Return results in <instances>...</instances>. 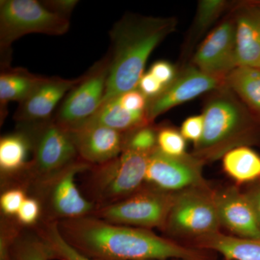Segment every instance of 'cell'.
<instances>
[{
    "label": "cell",
    "instance_id": "cell-22",
    "mask_svg": "<svg viewBox=\"0 0 260 260\" xmlns=\"http://www.w3.org/2000/svg\"><path fill=\"white\" fill-rule=\"evenodd\" d=\"M225 83L260 122V68L237 67L227 75Z\"/></svg>",
    "mask_w": 260,
    "mask_h": 260
},
{
    "label": "cell",
    "instance_id": "cell-14",
    "mask_svg": "<svg viewBox=\"0 0 260 260\" xmlns=\"http://www.w3.org/2000/svg\"><path fill=\"white\" fill-rule=\"evenodd\" d=\"M80 160L89 165L105 164L124 149L125 133L101 125H82L69 129Z\"/></svg>",
    "mask_w": 260,
    "mask_h": 260
},
{
    "label": "cell",
    "instance_id": "cell-28",
    "mask_svg": "<svg viewBox=\"0 0 260 260\" xmlns=\"http://www.w3.org/2000/svg\"><path fill=\"white\" fill-rule=\"evenodd\" d=\"M223 0H203L198 4L195 26L198 32H203L210 27L223 13L226 6Z\"/></svg>",
    "mask_w": 260,
    "mask_h": 260
},
{
    "label": "cell",
    "instance_id": "cell-24",
    "mask_svg": "<svg viewBox=\"0 0 260 260\" xmlns=\"http://www.w3.org/2000/svg\"><path fill=\"white\" fill-rule=\"evenodd\" d=\"M37 234L49 248L51 259L95 260L83 256L66 242L59 233L56 220H44L38 228Z\"/></svg>",
    "mask_w": 260,
    "mask_h": 260
},
{
    "label": "cell",
    "instance_id": "cell-9",
    "mask_svg": "<svg viewBox=\"0 0 260 260\" xmlns=\"http://www.w3.org/2000/svg\"><path fill=\"white\" fill-rule=\"evenodd\" d=\"M92 166L79 160L58 173L49 180L35 185L40 203L47 204L51 220L80 218L92 215L95 205L84 198L75 184V176L89 170Z\"/></svg>",
    "mask_w": 260,
    "mask_h": 260
},
{
    "label": "cell",
    "instance_id": "cell-26",
    "mask_svg": "<svg viewBox=\"0 0 260 260\" xmlns=\"http://www.w3.org/2000/svg\"><path fill=\"white\" fill-rule=\"evenodd\" d=\"M158 129L148 125L125 133L124 150H133L138 153L150 154L157 148Z\"/></svg>",
    "mask_w": 260,
    "mask_h": 260
},
{
    "label": "cell",
    "instance_id": "cell-34",
    "mask_svg": "<svg viewBox=\"0 0 260 260\" xmlns=\"http://www.w3.org/2000/svg\"><path fill=\"white\" fill-rule=\"evenodd\" d=\"M138 88L150 100L161 93L165 87L151 73L148 72L140 78Z\"/></svg>",
    "mask_w": 260,
    "mask_h": 260
},
{
    "label": "cell",
    "instance_id": "cell-20",
    "mask_svg": "<svg viewBox=\"0 0 260 260\" xmlns=\"http://www.w3.org/2000/svg\"><path fill=\"white\" fill-rule=\"evenodd\" d=\"M32 150L30 135L25 129L3 137L0 140V169L8 176L21 174L26 169Z\"/></svg>",
    "mask_w": 260,
    "mask_h": 260
},
{
    "label": "cell",
    "instance_id": "cell-7",
    "mask_svg": "<svg viewBox=\"0 0 260 260\" xmlns=\"http://www.w3.org/2000/svg\"><path fill=\"white\" fill-rule=\"evenodd\" d=\"M220 226L215 191L206 184L176 193L164 229L197 240L218 232Z\"/></svg>",
    "mask_w": 260,
    "mask_h": 260
},
{
    "label": "cell",
    "instance_id": "cell-3",
    "mask_svg": "<svg viewBox=\"0 0 260 260\" xmlns=\"http://www.w3.org/2000/svg\"><path fill=\"white\" fill-rule=\"evenodd\" d=\"M204 132L192 155L204 164L222 158L232 149L249 146L259 136V121L225 86L205 106Z\"/></svg>",
    "mask_w": 260,
    "mask_h": 260
},
{
    "label": "cell",
    "instance_id": "cell-25",
    "mask_svg": "<svg viewBox=\"0 0 260 260\" xmlns=\"http://www.w3.org/2000/svg\"><path fill=\"white\" fill-rule=\"evenodd\" d=\"M9 252L14 260H51L49 248L37 235L17 234L10 244Z\"/></svg>",
    "mask_w": 260,
    "mask_h": 260
},
{
    "label": "cell",
    "instance_id": "cell-31",
    "mask_svg": "<svg viewBox=\"0 0 260 260\" xmlns=\"http://www.w3.org/2000/svg\"><path fill=\"white\" fill-rule=\"evenodd\" d=\"M122 107L132 112H146L148 99L138 88L130 90L116 96Z\"/></svg>",
    "mask_w": 260,
    "mask_h": 260
},
{
    "label": "cell",
    "instance_id": "cell-17",
    "mask_svg": "<svg viewBox=\"0 0 260 260\" xmlns=\"http://www.w3.org/2000/svg\"><path fill=\"white\" fill-rule=\"evenodd\" d=\"M235 24L237 67L260 68V3L243 8Z\"/></svg>",
    "mask_w": 260,
    "mask_h": 260
},
{
    "label": "cell",
    "instance_id": "cell-10",
    "mask_svg": "<svg viewBox=\"0 0 260 260\" xmlns=\"http://www.w3.org/2000/svg\"><path fill=\"white\" fill-rule=\"evenodd\" d=\"M109 64L108 54L83 74V80L65 97L54 119L56 122L67 129H72L97 112L105 96Z\"/></svg>",
    "mask_w": 260,
    "mask_h": 260
},
{
    "label": "cell",
    "instance_id": "cell-29",
    "mask_svg": "<svg viewBox=\"0 0 260 260\" xmlns=\"http://www.w3.org/2000/svg\"><path fill=\"white\" fill-rule=\"evenodd\" d=\"M26 198V193L21 187H13L5 191L0 198L2 211L7 216L16 215Z\"/></svg>",
    "mask_w": 260,
    "mask_h": 260
},
{
    "label": "cell",
    "instance_id": "cell-1",
    "mask_svg": "<svg viewBox=\"0 0 260 260\" xmlns=\"http://www.w3.org/2000/svg\"><path fill=\"white\" fill-rule=\"evenodd\" d=\"M59 233L80 254L95 260H204L200 251L150 230L109 223L95 215L56 220Z\"/></svg>",
    "mask_w": 260,
    "mask_h": 260
},
{
    "label": "cell",
    "instance_id": "cell-4",
    "mask_svg": "<svg viewBox=\"0 0 260 260\" xmlns=\"http://www.w3.org/2000/svg\"><path fill=\"white\" fill-rule=\"evenodd\" d=\"M69 19L48 9L36 0L0 1V51L2 68L10 66L13 42L24 36L42 34L61 36L70 28Z\"/></svg>",
    "mask_w": 260,
    "mask_h": 260
},
{
    "label": "cell",
    "instance_id": "cell-2",
    "mask_svg": "<svg viewBox=\"0 0 260 260\" xmlns=\"http://www.w3.org/2000/svg\"><path fill=\"white\" fill-rule=\"evenodd\" d=\"M175 25L172 18L132 14L114 24L109 31L110 64L102 104L138 88L149 56Z\"/></svg>",
    "mask_w": 260,
    "mask_h": 260
},
{
    "label": "cell",
    "instance_id": "cell-16",
    "mask_svg": "<svg viewBox=\"0 0 260 260\" xmlns=\"http://www.w3.org/2000/svg\"><path fill=\"white\" fill-rule=\"evenodd\" d=\"M215 204L220 224L235 237L260 239V229L254 208L246 193L235 186L215 191Z\"/></svg>",
    "mask_w": 260,
    "mask_h": 260
},
{
    "label": "cell",
    "instance_id": "cell-8",
    "mask_svg": "<svg viewBox=\"0 0 260 260\" xmlns=\"http://www.w3.org/2000/svg\"><path fill=\"white\" fill-rule=\"evenodd\" d=\"M175 194L143 186L120 201L96 208L92 215L117 225L164 229Z\"/></svg>",
    "mask_w": 260,
    "mask_h": 260
},
{
    "label": "cell",
    "instance_id": "cell-5",
    "mask_svg": "<svg viewBox=\"0 0 260 260\" xmlns=\"http://www.w3.org/2000/svg\"><path fill=\"white\" fill-rule=\"evenodd\" d=\"M150 155L124 150L110 161L90 167L87 190L96 208L120 201L141 189Z\"/></svg>",
    "mask_w": 260,
    "mask_h": 260
},
{
    "label": "cell",
    "instance_id": "cell-32",
    "mask_svg": "<svg viewBox=\"0 0 260 260\" xmlns=\"http://www.w3.org/2000/svg\"><path fill=\"white\" fill-rule=\"evenodd\" d=\"M204 132V117L203 114L190 116L183 122L180 133L184 139L192 142L194 145L199 143Z\"/></svg>",
    "mask_w": 260,
    "mask_h": 260
},
{
    "label": "cell",
    "instance_id": "cell-36",
    "mask_svg": "<svg viewBox=\"0 0 260 260\" xmlns=\"http://www.w3.org/2000/svg\"><path fill=\"white\" fill-rule=\"evenodd\" d=\"M250 200L260 229V184L246 193Z\"/></svg>",
    "mask_w": 260,
    "mask_h": 260
},
{
    "label": "cell",
    "instance_id": "cell-19",
    "mask_svg": "<svg viewBox=\"0 0 260 260\" xmlns=\"http://www.w3.org/2000/svg\"><path fill=\"white\" fill-rule=\"evenodd\" d=\"M195 241L199 247L220 253L228 260H260V239H244L218 232Z\"/></svg>",
    "mask_w": 260,
    "mask_h": 260
},
{
    "label": "cell",
    "instance_id": "cell-18",
    "mask_svg": "<svg viewBox=\"0 0 260 260\" xmlns=\"http://www.w3.org/2000/svg\"><path fill=\"white\" fill-rule=\"evenodd\" d=\"M150 124L146 112L128 110L121 105L116 98H114L102 104L91 117L75 127L82 125H101L127 133Z\"/></svg>",
    "mask_w": 260,
    "mask_h": 260
},
{
    "label": "cell",
    "instance_id": "cell-35",
    "mask_svg": "<svg viewBox=\"0 0 260 260\" xmlns=\"http://www.w3.org/2000/svg\"><path fill=\"white\" fill-rule=\"evenodd\" d=\"M43 4L51 11L64 18L69 19V16L73 13L75 6L78 4V1L77 0H52V1L44 2Z\"/></svg>",
    "mask_w": 260,
    "mask_h": 260
},
{
    "label": "cell",
    "instance_id": "cell-37",
    "mask_svg": "<svg viewBox=\"0 0 260 260\" xmlns=\"http://www.w3.org/2000/svg\"><path fill=\"white\" fill-rule=\"evenodd\" d=\"M0 260H14L10 255L9 249H1L0 250Z\"/></svg>",
    "mask_w": 260,
    "mask_h": 260
},
{
    "label": "cell",
    "instance_id": "cell-33",
    "mask_svg": "<svg viewBox=\"0 0 260 260\" xmlns=\"http://www.w3.org/2000/svg\"><path fill=\"white\" fill-rule=\"evenodd\" d=\"M148 72L151 73L165 88L170 85L177 76L175 68L167 61H155L151 65Z\"/></svg>",
    "mask_w": 260,
    "mask_h": 260
},
{
    "label": "cell",
    "instance_id": "cell-13",
    "mask_svg": "<svg viewBox=\"0 0 260 260\" xmlns=\"http://www.w3.org/2000/svg\"><path fill=\"white\" fill-rule=\"evenodd\" d=\"M194 67L225 78L237 68L235 20H227L210 32L195 53Z\"/></svg>",
    "mask_w": 260,
    "mask_h": 260
},
{
    "label": "cell",
    "instance_id": "cell-27",
    "mask_svg": "<svg viewBox=\"0 0 260 260\" xmlns=\"http://www.w3.org/2000/svg\"><path fill=\"white\" fill-rule=\"evenodd\" d=\"M157 148L169 156H181L186 153V140L177 129L171 127L158 129Z\"/></svg>",
    "mask_w": 260,
    "mask_h": 260
},
{
    "label": "cell",
    "instance_id": "cell-30",
    "mask_svg": "<svg viewBox=\"0 0 260 260\" xmlns=\"http://www.w3.org/2000/svg\"><path fill=\"white\" fill-rule=\"evenodd\" d=\"M42 210L40 202L37 198H26L17 213V220L22 225H34L40 218Z\"/></svg>",
    "mask_w": 260,
    "mask_h": 260
},
{
    "label": "cell",
    "instance_id": "cell-6",
    "mask_svg": "<svg viewBox=\"0 0 260 260\" xmlns=\"http://www.w3.org/2000/svg\"><path fill=\"white\" fill-rule=\"evenodd\" d=\"M23 126L31 139L32 159L22 174L30 184L49 180L79 160L69 129L54 119Z\"/></svg>",
    "mask_w": 260,
    "mask_h": 260
},
{
    "label": "cell",
    "instance_id": "cell-12",
    "mask_svg": "<svg viewBox=\"0 0 260 260\" xmlns=\"http://www.w3.org/2000/svg\"><path fill=\"white\" fill-rule=\"evenodd\" d=\"M225 86V78L208 74L194 66L186 68L158 96L148 100V120L152 123L155 118L172 108L189 102L201 94Z\"/></svg>",
    "mask_w": 260,
    "mask_h": 260
},
{
    "label": "cell",
    "instance_id": "cell-15",
    "mask_svg": "<svg viewBox=\"0 0 260 260\" xmlns=\"http://www.w3.org/2000/svg\"><path fill=\"white\" fill-rule=\"evenodd\" d=\"M45 78L32 93L19 104L14 118L22 124H36L50 120L61 99L83 80Z\"/></svg>",
    "mask_w": 260,
    "mask_h": 260
},
{
    "label": "cell",
    "instance_id": "cell-23",
    "mask_svg": "<svg viewBox=\"0 0 260 260\" xmlns=\"http://www.w3.org/2000/svg\"><path fill=\"white\" fill-rule=\"evenodd\" d=\"M222 159L225 172L239 184L259 179L260 155L250 147L232 149Z\"/></svg>",
    "mask_w": 260,
    "mask_h": 260
},
{
    "label": "cell",
    "instance_id": "cell-21",
    "mask_svg": "<svg viewBox=\"0 0 260 260\" xmlns=\"http://www.w3.org/2000/svg\"><path fill=\"white\" fill-rule=\"evenodd\" d=\"M45 77L32 74L23 68H2L0 75L1 108L9 102H23L40 85Z\"/></svg>",
    "mask_w": 260,
    "mask_h": 260
},
{
    "label": "cell",
    "instance_id": "cell-11",
    "mask_svg": "<svg viewBox=\"0 0 260 260\" xmlns=\"http://www.w3.org/2000/svg\"><path fill=\"white\" fill-rule=\"evenodd\" d=\"M204 164L192 154L169 156L156 148L149 156L145 183L150 187L169 193L205 186L208 184L203 175Z\"/></svg>",
    "mask_w": 260,
    "mask_h": 260
}]
</instances>
